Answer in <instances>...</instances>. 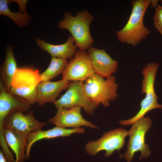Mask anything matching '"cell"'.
<instances>
[{
    "mask_svg": "<svg viewBox=\"0 0 162 162\" xmlns=\"http://www.w3.org/2000/svg\"><path fill=\"white\" fill-rule=\"evenodd\" d=\"M151 0H134L132 10L125 26L116 32L120 42L135 46L150 34V31L144 24V15Z\"/></svg>",
    "mask_w": 162,
    "mask_h": 162,
    "instance_id": "6da1fadb",
    "label": "cell"
},
{
    "mask_svg": "<svg viewBox=\"0 0 162 162\" xmlns=\"http://www.w3.org/2000/svg\"><path fill=\"white\" fill-rule=\"evenodd\" d=\"M94 19V16L87 10L78 12L75 16L68 12L64 14L63 20L59 22L58 26L70 32L79 50H86L94 42L89 29Z\"/></svg>",
    "mask_w": 162,
    "mask_h": 162,
    "instance_id": "7a4b0ae2",
    "label": "cell"
},
{
    "mask_svg": "<svg viewBox=\"0 0 162 162\" xmlns=\"http://www.w3.org/2000/svg\"><path fill=\"white\" fill-rule=\"evenodd\" d=\"M159 66L156 62L149 63L144 66L142 72L143 79L142 82L141 93L145 94V98L141 101L140 108L137 113L132 118L120 121L122 125L126 126L144 117L148 112L156 109H162V105L157 102L158 97L154 88L155 76Z\"/></svg>",
    "mask_w": 162,
    "mask_h": 162,
    "instance_id": "3957f363",
    "label": "cell"
},
{
    "mask_svg": "<svg viewBox=\"0 0 162 162\" xmlns=\"http://www.w3.org/2000/svg\"><path fill=\"white\" fill-rule=\"evenodd\" d=\"M114 76L104 79L95 73L85 81L84 88L88 96L98 107L100 104L108 107L110 101L114 100L118 97V84Z\"/></svg>",
    "mask_w": 162,
    "mask_h": 162,
    "instance_id": "277c9868",
    "label": "cell"
},
{
    "mask_svg": "<svg viewBox=\"0 0 162 162\" xmlns=\"http://www.w3.org/2000/svg\"><path fill=\"white\" fill-rule=\"evenodd\" d=\"M37 70L28 68H17L14 76L10 92L21 98L30 105L37 102V86L40 82Z\"/></svg>",
    "mask_w": 162,
    "mask_h": 162,
    "instance_id": "5b68a950",
    "label": "cell"
},
{
    "mask_svg": "<svg viewBox=\"0 0 162 162\" xmlns=\"http://www.w3.org/2000/svg\"><path fill=\"white\" fill-rule=\"evenodd\" d=\"M152 121L149 117H144L134 122L128 131L129 136L127 150L122 155L127 162H131L135 154L140 152L139 159L148 157L151 152L145 142L146 134L150 128Z\"/></svg>",
    "mask_w": 162,
    "mask_h": 162,
    "instance_id": "8992f818",
    "label": "cell"
},
{
    "mask_svg": "<svg viewBox=\"0 0 162 162\" xmlns=\"http://www.w3.org/2000/svg\"><path fill=\"white\" fill-rule=\"evenodd\" d=\"M53 103L57 110L69 109L78 106L83 108L86 113L90 115L98 107L86 94L83 82L80 81L70 83L65 93Z\"/></svg>",
    "mask_w": 162,
    "mask_h": 162,
    "instance_id": "52a82bcc",
    "label": "cell"
},
{
    "mask_svg": "<svg viewBox=\"0 0 162 162\" xmlns=\"http://www.w3.org/2000/svg\"><path fill=\"white\" fill-rule=\"evenodd\" d=\"M128 135L126 130L118 128L105 133L100 139L88 142L86 145V152L92 155H96L99 152L104 151L105 156L108 157L115 150L123 148L125 142L126 137Z\"/></svg>",
    "mask_w": 162,
    "mask_h": 162,
    "instance_id": "ba28073f",
    "label": "cell"
},
{
    "mask_svg": "<svg viewBox=\"0 0 162 162\" xmlns=\"http://www.w3.org/2000/svg\"><path fill=\"white\" fill-rule=\"evenodd\" d=\"M86 50H77L74 57L67 62L62 78L68 81L83 82L95 73Z\"/></svg>",
    "mask_w": 162,
    "mask_h": 162,
    "instance_id": "9c48e42d",
    "label": "cell"
},
{
    "mask_svg": "<svg viewBox=\"0 0 162 162\" xmlns=\"http://www.w3.org/2000/svg\"><path fill=\"white\" fill-rule=\"evenodd\" d=\"M30 104L23 98L9 92L0 81V139H5L4 123L7 117L16 111L29 110Z\"/></svg>",
    "mask_w": 162,
    "mask_h": 162,
    "instance_id": "30bf717a",
    "label": "cell"
},
{
    "mask_svg": "<svg viewBox=\"0 0 162 162\" xmlns=\"http://www.w3.org/2000/svg\"><path fill=\"white\" fill-rule=\"evenodd\" d=\"M46 123L36 119L34 116L33 110H31L26 115L20 111L10 114L4 121V128L20 134H28L31 132L41 130Z\"/></svg>",
    "mask_w": 162,
    "mask_h": 162,
    "instance_id": "8fae6325",
    "label": "cell"
},
{
    "mask_svg": "<svg viewBox=\"0 0 162 162\" xmlns=\"http://www.w3.org/2000/svg\"><path fill=\"white\" fill-rule=\"evenodd\" d=\"M81 108L76 106L69 109H57L55 116L50 119L48 122L56 126L64 128H77L84 126L97 129L98 127L83 117L81 112Z\"/></svg>",
    "mask_w": 162,
    "mask_h": 162,
    "instance_id": "7c38bea8",
    "label": "cell"
},
{
    "mask_svg": "<svg viewBox=\"0 0 162 162\" xmlns=\"http://www.w3.org/2000/svg\"><path fill=\"white\" fill-rule=\"evenodd\" d=\"M87 53L95 73L106 78L116 72L118 61L112 59L104 50L91 46Z\"/></svg>",
    "mask_w": 162,
    "mask_h": 162,
    "instance_id": "4fadbf2b",
    "label": "cell"
},
{
    "mask_svg": "<svg viewBox=\"0 0 162 162\" xmlns=\"http://www.w3.org/2000/svg\"><path fill=\"white\" fill-rule=\"evenodd\" d=\"M85 132V130L83 128L68 129L57 126L46 130H41L31 132L27 135V143L26 150V159L29 158V153L31 147L33 144L37 141L43 139L69 136L73 134H83Z\"/></svg>",
    "mask_w": 162,
    "mask_h": 162,
    "instance_id": "5bb4252c",
    "label": "cell"
},
{
    "mask_svg": "<svg viewBox=\"0 0 162 162\" xmlns=\"http://www.w3.org/2000/svg\"><path fill=\"white\" fill-rule=\"evenodd\" d=\"M69 81L62 80L56 82L50 80L40 82L37 86V102L40 106L46 103H54L61 92L68 87Z\"/></svg>",
    "mask_w": 162,
    "mask_h": 162,
    "instance_id": "9a60e30c",
    "label": "cell"
},
{
    "mask_svg": "<svg viewBox=\"0 0 162 162\" xmlns=\"http://www.w3.org/2000/svg\"><path fill=\"white\" fill-rule=\"evenodd\" d=\"M36 41L38 46L48 52L52 57L70 59L74 57L77 47L71 35L65 43L61 44L53 45L38 38L36 39Z\"/></svg>",
    "mask_w": 162,
    "mask_h": 162,
    "instance_id": "2e32d148",
    "label": "cell"
},
{
    "mask_svg": "<svg viewBox=\"0 0 162 162\" xmlns=\"http://www.w3.org/2000/svg\"><path fill=\"white\" fill-rule=\"evenodd\" d=\"M4 135L8 146L15 155V162H25L28 134L4 128Z\"/></svg>",
    "mask_w": 162,
    "mask_h": 162,
    "instance_id": "e0dca14e",
    "label": "cell"
},
{
    "mask_svg": "<svg viewBox=\"0 0 162 162\" xmlns=\"http://www.w3.org/2000/svg\"><path fill=\"white\" fill-rule=\"evenodd\" d=\"M17 68L13 47L9 45L7 46L5 58L0 68V81L9 92Z\"/></svg>",
    "mask_w": 162,
    "mask_h": 162,
    "instance_id": "ac0fdd59",
    "label": "cell"
},
{
    "mask_svg": "<svg viewBox=\"0 0 162 162\" xmlns=\"http://www.w3.org/2000/svg\"><path fill=\"white\" fill-rule=\"evenodd\" d=\"M8 2L6 0H0V14L5 15L10 18L20 27L26 25L29 22L30 17L26 11L21 12L22 10H26V2L22 1L19 2L20 10L18 13H14L9 8Z\"/></svg>",
    "mask_w": 162,
    "mask_h": 162,
    "instance_id": "d6986e66",
    "label": "cell"
},
{
    "mask_svg": "<svg viewBox=\"0 0 162 162\" xmlns=\"http://www.w3.org/2000/svg\"><path fill=\"white\" fill-rule=\"evenodd\" d=\"M67 62L66 59L52 57L48 67L40 74V82L50 80L62 74Z\"/></svg>",
    "mask_w": 162,
    "mask_h": 162,
    "instance_id": "ffe728a7",
    "label": "cell"
},
{
    "mask_svg": "<svg viewBox=\"0 0 162 162\" xmlns=\"http://www.w3.org/2000/svg\"><path fill=\"white\" fill-rule=\"evenodd\" d=\"M153 22L155 28L162 35V6L160 5L155 8L153 16Z\"/></svg>",
    "mask_w": 162,
    "mask_h": 162,
    "instance_id": "44dd1931",
    "label": "cell"
},
{
    "mask_svg": "<svg viewBox=\"0 0 162 162\" xmlns=\"http://www.w3.org/2000/svg\"><path fill=\"white\" fill-rule=\"evenodd\" d=\"M0 162H9L2 151L0 150Z\"/></svg>",
    "mask_w": 162,
    "mask_h": 162,
    "instance_id": "7402d4cb",
    "label": "cell"
},
{
    "mask_svg": "<svg viewBox=\"0 0 162 162\" xmlns=\"http://www.w3.org/2000/svg\"><path fill=\"white\" fill-rule=\"evenodd\" d=\"M158 0H151L150 5L152 8L155 9L158 6Z\"/></svg>",
    "mask_w": 162,
    "mask_h": 162,
    "instance_id": "603a6c76",
    "label": "cell"
},
{
    "mask_svg": "<svg viewBox=\"0 0 162 162\" xmlns=\"http://www.w3.org/2000/svg\"><path fill=\"white\" fill-rule=\"evenodd\" d=\"M160 2H161V4H162V0L160 1Z\"/></svg>",
    "mask_w": 162,
    "mask_h": 162,
    "instance_id": "cb8c5ba5",
    "label": "cell"
}]
</instances>
